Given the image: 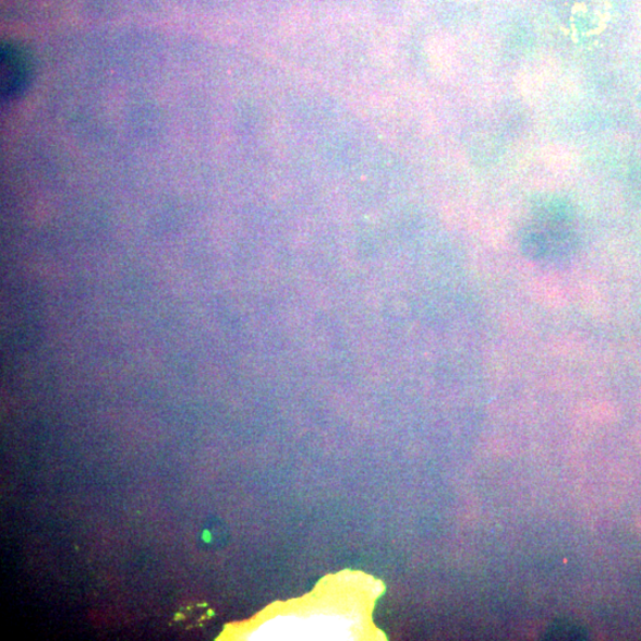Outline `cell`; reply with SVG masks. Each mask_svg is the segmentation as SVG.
Returning <instances> with one entry per match:
<instances>
[{"mask_svg": "<svg viewBox=\"0 0 641 641\" xmlns=\"http://www.w3.org/2000/svg\"><path fill=\"white\" fill-rule=\"evenodd\" d=\"M0 86L2 98L5 101L13 100L28 88L33 76V62L24 48L5 44L0 51Z\"/></svg>", "mask_w": 641, "mask_h": 641, "instance_id": "2", "label": "cell"}, {"mask_svg": "<svg viewBox=\"0 0 641 641\" xmlns=\"http://www.w3.org/2000/svg\"><path fill=\"white\" fill-rule=\"evenodd\" d=\"M522 251L539 264H560L576 255L579 238L572 229L569 209L563 205L541 207L522 237Z\"/></svg>", "mask_w": 641, "mask_h": 641, "instance_id": "1", "label": "cell"}]
</instances>
